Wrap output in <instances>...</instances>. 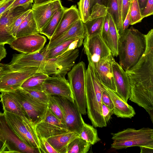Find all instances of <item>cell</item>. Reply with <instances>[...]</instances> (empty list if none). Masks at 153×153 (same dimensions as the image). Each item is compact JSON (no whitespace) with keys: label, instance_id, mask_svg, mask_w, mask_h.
<instances>
[{"label":"cell","instance_id":"c3c4849f","mask_svg":"<svg viewBox=\"0 0 153 153\" xmlns=\"http://www.w3.org/2000/svg\"><path fill=\"white\" fill-rule=\"evenodd\" d=\"M140 148L141 153H153V140Z\"/></svg>","mask_w":153,"mask_h":153},{"label":"cell","instance_id":"cb8c5ba5","mask_svg":"<svg viewBox=\"0 0 153 153\" xmlns=\"http://www.w3.org/2000/svg\"><path fill=\"white\" fill-rule=\"evenodd\" d=\"M1 93V102L4 111L29 118L22 105L10 92H4Z\"/></svg>","mask_w":153,"mask_h":153},{"label":"cell","instance_id":"8992f818","mask_svg":"<svg viewBox=\"0 0 153 153\" xmlns=\"http://www.w3.org/2000/svg\"><path fill=\"white\" fill-rule=\"evenodd\" d=\"M86 67L81 61L74 65L68 73V78L74 102L81 113L86 114L85 95Z\"/></svg>","mask_w":153,"mask_h":153},{"label":"cell","instance_id":"db71d44e","mask_svg":"<svg viewBox=\"0 0 153 153\" xmlns=\"http://www.w3.org/2000/svg\"><path fill=\"white\" fill-rule=\"evenodd\" d=\"M148 0H138L140 11L142 14Z\"/></svg>","mask_w":153,"mask_h":153},{"label":"cell","instance_id":"836d02e7","mask_svg":"<svg viewBox=\"0 0 153 153\" xmlns=\"http://www.w3.org/2000/svg\"><path fill=\"white\" fill-rule=\"evenodd\" d=\"M131 25H133L140 22L143 17L138 0H131L130 7Z\"/></svg>","mask_w":153,"mask_h":153},{"label":"cell","instance_id":"6da1fadb","mask_svg":"<svg viewBox=\"0 0 153 153\" xmlns=\"http://www.w3.org/2000/svg\"><path fill=\"white\" fill-rule=\"evenodd\" d=\"M146 48L145 35L133 27L126 29L120 36L119 64L125 71L130 69L140 60Z\"/></svg>","mask_w":153,"mask_h":153},{"label":"cell","instance_id":"f5cc1de1","mask_svg":"<svg viewBox=\"0 0 153 153\" xmlns=\"http://www.w3.org/2000/svg\"><path fill=\"white\" fill-rule=\"evenodd\" d=\"M4 44H0V61L6 56L7 53Z\"/></svg>","mask_w":153,"mask_h":153},{"label":"cell","instance_id":"4dcf8cb0","mask_svg":"<svg viewBox=\"0 0 153 153\" xmlns=\"http://www.w3.org/2000/svg\"><path fill=\"white\" fill-rule=\"evenodd\" d=\"M91 144L79 137L71 141L68 145L67 153H87Z\"/></svg>","mask_w":153,"mask_h":153},{"label":"cell","instance_id":"74e56055","mask_svg":"<svg viewBox=\"0 0 153 153\" xmlns=\"http://www.w3.org/2000/svg\"><path fill=\"white\" fill-rule=\"evenodd\" d=\"M48 104L49 110L64 124V117L62 110L52 96L50 97Z\"/></svg>","mask_w":153,"mask_h":153},{"label":"cell","instance_id":"7c38bea8","mask_svg":"<svg viewBox=\"0 0 153 153\" xmlns=\"http://www.w3.org/2000/svg\"><path fill=\"white\" fill-rule=\"evenodd\" d=\"M32 3L12 8L0 15V44L10 45L16 39L11 33L15 20L25 12L31 9Z\"/></svg>","mask_w":153,"mask_h":153},{"label":"cell","instance_id":"9c48e42d","mask_svg":"<svg viewBox=\"0 0 153 153\" xmlns=\"http://www.w3.org/2000/svg\"><path fill=\"white\" fill-rule=\"evenodd\" d=\"M46 47L39 52L31 54L15 53L8 64H0V66L11 71H15L27 67H37L42 73L47 62L45 54Z\"/></svg>","mask_w":153,"mask_h":153},{"label":"cell","instance_id":"b9f144b4","mask_svg":"<svg viewBox=\"0 0 153 153\" xmlns=\"http://www.w3.org/2000/svg\"><path fill=\"white\" fill-rule=\"evenodd\" d=\"M153 14V0H148L142 14L143 18Z\"/></svg>","mask_w":153,"mask_h":153},{"label":"cell","instance_id":"1f68e13d","mask_svg":"<svg viewBox=\"0 0 153 153\" xmlns=\"http://www.w3.org/2000/svg\"><path fill=\"white\" fill-rule=\"evenodd\" d=\"M78 38L67 41L50 50H46L45 58L48 59L54 58L61 55L67 50L72 42Z\"/></svg>","mask_w":153,"mask_h":153},{"label":"cell","instance_id":"ee69618b","mask_svg":"<svg viewBox=\"0 0 153 153\" xmlns=\"http://www.w3.org/2000/svg\"><path fill=\"white\" fill-rule=\"evenodd\" d=\"M109 27V20L107 14L105 17L101 33L102 36L106 42L108 38Z\"/></svg>","mask_w":153,"mask_h":153},{"label":"cell","instance_id":"7a4b0ae2","mask_svg":"<svg viewBox=\"0 0 153 153\" xmlns=\"http://www.w3.org/2000/svg\"><path fill=\"white\" fill-rule=\"evenodd\" d=\"M104 89L88 64L85 75L86 108L88 117L95 127L107 126L102 111V96Z\"/></svg>","mask_w":153,"mask_h":153},{"label":"cell","instance_id":"277c9868","mask_svg":"<svg viewBox=\"0 0 153 153\" xmlns=\"http://www.w3.org/2000/svg\"><path fill=\"white\" fill-rule=\"evenodd\" d=\"M3 114L7 125L21 141L41 151V140L36 132L35 125L29 118L5 111Z\"/></svg>","mask_w":153,"mask_h":153},{"label":"cell","instance_id":"f907efd6","mask_svg":"<svg viewBox=\"0 0 153 153\" xmlns=\"http://www.w3.org/2000/svg\"><path fill=\"white\" fill-rule=\"evenodd\" d=\"M130 7H130L126 17L123 22V31L126 29H128V27L129 25H131V18L130 15Z\"/></svg>","mask_w":153,"mask_h":153},{"label":"cell","instance_id":"6f0895ef","mask_svg":"<svg viewBox=\"0 0 153 153\" xmlns=\"http://www.w3.org/2000/svg\"><path fill=\"white\" fill-rule=\"evenodd\" d=\"M68 1H72L73 0H68Z\"/></svg>","mask_w":153,"mask_h":153},{"label":"cell","instance_id":"2e32d148","mask_svg":"<svg viewBox=\"0 0 153 153\" xmlns=\"http://www.w3.org/2000/svg\"><path fill=\"white\" fill-rule=\"evenodd\" d=\"M113 56L111 55L107 58L101 59L94 63L89 59L88 60V64L100 82L105 87L116 92V88L111 62Z\"/></svg>","mask_w":153,"mask_h":153},{"label":"cell","instance_id":"d6a6232c","mask_svg":"<svg viewBox=\"0 0 153 153\" xmlns=\"http://www.w3.org/2000/svg\"><path fill=\"white\" fill-rule=\"evenodd\" d=\"M77 4L81 20L85 23L89 20L91 11L90 0H79Z\"/></svg>","mask_w":153,"mask_h":153},{"label":"cell","instance_id":"60d3db41","mask_svg":"<svg viewBox=\"0 0 153 153\" xmlns=\"http://www.w3.org/2000/svg\"><path fill=\"white\" fill-rule=\"evenodd\" d=\"M40 139L42 143V153H58L48 141L47 139L41 138Z\"/></svg>","mask_w":153,"mask_h":153},{"label":"cell","instance_id":"7bdbcfd3","mask_svg":"<svg viewBox=\"0 0 153 153\" xmlns=\"http://www.w3.org/2000/svg\"><path fill=\"white\" fill-rule=\"evenodd\" d=\"M131 0H122V20L123 22L131 6Z\"/></svg>","mask_w":153,"mask_h":153},{"label":"cell","instance_id":"7402d4cb","mask_svg":"<svg viewBox=\"0 0 153 153\" xmlns=\"http://www.w3.org/2000/svg\"><path fill=\"white\" fill-rule=\"evenodd\" d=\"M85 28L81 19L77 21L65 33L46 46V50H50L67 41L72 39L85 38Z\"/></svg>","mask_w":153,"mask_h":153},{"label":"cell","instance_id":"ffe728a7","mask_svg":"<svg viewBox=\"0 0 153 153\" xmlns=\"http://www.w3.org/2000/svg\"><path fill=\"white\" fill-rule=\"evenodd\" d=\"M81 19L79 10L76 5L66 8L60 22L52 37L50 43L67 31L77 21Z\"/></svg>","mask_w":153,"mask_h":153},{"label":"cell","instance_id":"f546056e","mask_svg":"<svg viewBox=\"0 0 153 153\" xmlns=\"http://www.w3.org/2000/svg\"><path fill=\"white\" fill-rule=\"evenodd\" d=\"M79 137L82 138L91 145H94L100 141L97 130L92 126L83 123L82 129L79 134Z\"/></svg>","mask_w":153,"mask_h":153},{"label":"cell","instance_id":"d4e9b609","mask_svg":"<svg viewBox=\"0 0 153 153\" xmlns=\"http://www.w3.org/2000/svg\"><path fill=\"white\" fill-rule=\"evenodd\" d=\"M39 33L31 9L19 27L16 38Z\"/></svg>","mask_w":153,"mask_h":153},{"label":"cell","instance_id":"4316f807","mask_svg":"<svg viewBox=\"0 0 153 153\" xmlns=\"http://www.w3.org/2000/svg\"><path fill=\"white\" fill-rule=\"evenodd\" d=\"M49 76L45 74L37 73L27 79L21 88L28 90L43 91V83Z\"/></svg>","mask_w":153,"mask_h":153},{"label":"cell","instance_id":"d590c367","mask_svg":"<svg viewBox=\"0 0 153 153\" xmlns=\"http://www.w3.org/2000/svg\"><path fill=\"white\" fill-rule=\"evenodd\" d=\"M107 7L108 13L112 17L118 29L119 21V14L117 0H109Z\"/></svg>","mask_w":153,"mask_h":153},{"label":"cell","instance_id":"5b68a950","mask_svg":"<svg viewBox=\"0 0 153 153\" xmlns=\"http://www.w3.org/2000/svg\"><path fill=\"white\" fill-rule=\"evenodd\" d=\"M113 140L111 148L115 149L132 146L140 147L153 140V129L143 128L139 129L128 128L111 134Z\"/></svg>","mask_w":153,"mask_h":153},{"label":"cell","instance_id":"ba28073f","mask_svg":"<svg viewBox=\"0 0 153 153\" xmlns=\"http://www.w3.org/2000/svg\"><path fill=\"white\" fill-rule=\"evenodd\" d=\"M37 73H40L37 67H27L15 71L0 66V91L10 92L21 88L28 78Z\"/></svg>","mask_w":153,"mask_h":153},{"label":"cell","instance_id":"e0dca14e","mask_svg":"<svg viewBox=\"0 0 153 153\" xmlns=\"http://www.w3.org/2000/svg\"><path fill=\"white\" fill-rule=\"evenodd\" d=\"M46 41L45 36L37 33L16 38L10 45L19 52L31 54L41 51Z\"/></svg>","mask_w":153,"mask_h":153},{"label":"cell","instance_id":"f35d334b","mask_svg":"<svg viewBox=\"0 0 153 153\" xmlns=\"http://www.w3.org/2000/svg\"><path fill=\"white\" fill-rule=\"evenodd\" d=\"M31 10L23 13L19 16L14 22L12 27L11 33L13 36L15 38L17 30L19 27Z\"/></svg>","mask_w":153,"mask_h":153},{"label":"cell","instance_id":"7dc6e473","mask_svg":"<svg viewBox=\"0 0 153 153\" xmlns=\"http://www.w3.org/2000/svg\"><path fill=\"white\" fill-rule=\"evenodd\" d=\"M119 6V21L118 30L120 36L123 33V22L122 20V0H117Z\"/></svg>","mask_w":153,"mask_h":153},{"label":"cell","instance_id":"52a82bcc","mask_svg":"<svg viewBox=\"0 0 153 153\" xmlns=\"http://www.w3.org/2000/svg\"><path fill=\"white\" fill-rule=\"evenodd\" d=\"M0 153H37L39 151L21 141L7 124L3 113H0Z\"/></svg>","mask_w":153,"mask_h":153},{"label":"cell","instance_id":"f6af8a7d","mask_svg":"<svg viewBox=\"0 0 153 153\" xmlns=\"http://www.w3.org/2000/svg\"><path fill=\"white\" fill-rule=\"evenodd\" d=\"M102 115L105 121L107 123L110 120L112 115L114 114L113 112L102 102Z\"/></svg>","mask_w":153,"mask_h":153},{"label":"cell","instance_id":"30bf717a","mask_svg":"<svg viewBox=\"0 0 153 153\" xmlns=\"http://www.w3.org/2000/svg\"><path fill=\"white\" fill-rule=\"evenodd\" d=\"M10 92L19 102L35 126L44 119L48 108V104L36 100L21 88Z\"/></svg>","mask_w":153,"mask_h":153},{"label":"cell","instance_id":"4fadbf2b","mask_svg":"<svg viewBox=\"0 0 153 153\" xmlns=\"http://www.w3.org/2000/svg\"><path fill=\"white\" fill-rule=\"evenodd\" d=\"M83 45L84 51L88 59H89L93 63L112 55L101 33L85 38Z\"/></svg>","mask_w":153,"mask_h":153},{"label":"cell","instance_id":"ac0fdd59","mask_svg":"<svg viewBox=\"0 0 153 153\" xmlns=\"http://www.w3.org/2000/svg\"><path fill=\"white\" fill-rule=\"evenodd\" d=\"M63 7L60 0H55L40 4L33 3L31 10L39 33L54 14Z\"/></svg>","mask_w":153,"mask_h":153},{"label":"cell","instance_id":"e575fe53","mask_svg":"<svg viewBox=\"0 0 153 153\" xmlns=\"http://www.w3.org/2000/svg\"><path fill=\"white\" fill-rule=\"evenodd\" d=\"M20 88L24 92L36 100L44 103H48L51 96L47 94L43 91L30 90Z\"/></svg>","mask_w":153,"mask_h":153},{"label":"cell","instance_id":"484cf974","mask_svg":"<svg viewBox=\"0 0 153 153\" xmlns=\"http://www.w3.org/2000/svg\"><path fill=\"white\" fill-rule=\"evenodd\" d=\"M109 27L106 42L113 56H118V47L120 38L116 25L111 16L108 13Z\"/></svg>","mask_w":153,"mask_h":153},{"label":"cell","instance_id":"9a60e30c","mask_svg":"<svg viewBox=\"0 0 153 153\" xmlns=\"http://www.w3.org/2000/svg\"><path fill=\"white\" fill-rule=\"evenodd\" d=\"M42 90L49 95L61 96L75 102L69 83L65 76H49L43 83Z\"/></svg>","mask_w":153,"mask_h":153},{"label":"cell","instance_id":"816d5d0a","mask_svg":"<svg viewBox=\"0 0 153 153\" xmlns=\"http://www.w3.org/2000/svg\"><path fill=\"white\" fill-rule=\"evenodd\" d=\"M109 1V0H90L91 8L94 4L97 3L103 5L107 7Z\"/></svg>","mask_w":153,"mask_h":153},{"label":"cell","instance_id":"681fc988","mask_svg":"<svg viewBox=\"0 0 153 153\" xmlns=\"http://www.w3.org/2000/svg\"><path fill=\"white\" fill-rule=\"evenodd\" d=\"M33 2V0H15L13 4L9 7L8 10L16 7L30 3H32Z\"/></svg>","mask_w":153,"mask_h":153},{"label":"cell","instance_id":"44dd1931","mask_svg":"<svg viewBox=\"0 0 153 153\" xmlns=\"http://www.w3.org/2000/svg\"><path fill=\"white\" fill-rule=\"evenodd\" d=\"M110 94L113 101L114 108L113 114L118 117L131 118L135 115L134 109L122 99L116 92L102 85Z\"/></svg>","mask_w":153,"mask_h":153},{"label":"cell","instance_id":"5bb4252c","mask_svg":"<svg viewBox=\"0 0 153 153\" xmlns=\"http://www.w3.org/2000/svg\"><path fill=\"white\" fill-rule=\"evenodd\" d=\"M36 132L39 138L46 139L69 131L61 120L48 108L44 119L35 125Z\"/></svg>","mask_w":153,"mask_h":153},{"label":"cell","instance_id":"ab89813d","mask_svg":"<svg viewBox=\"0 0 153 153\" xmlns=\"http://www.w3.org/2000/svg\"><path fill=\"white\" fill-rule=\"evenodd\" d=\"M102 103H104L111 111H113L114 105L113 101L110 94L105 88L103 90L102 94Z\"/></svg>","mask_w":153,"mask_h":153},{"label":"cell","instance_id":"f1b7e54d","mask_svg":"<svg viewBox=\"0 0 153 153\" xmlns=\"http://www.w3.org/2000/svg\"><path fill=\"white\" fill-rule=\"evenodd\" d=\"M105 17L88 20L84 23L85 28V38L101 33Z\"/></svg>","mask_w":153,"mask_h":153},{"label":"cell","instance_id":"11a10c76","mask_svg":"<svg viewBox=\"0 0 153 153\" xmlns=\"http://www.w3.org/2000/svg\"><path fill=\"white\" fill-rule=\"evenodd\" d=\"M55 0H33L34 4H40L48 3Z\"/></svg>","mask_w":153,"mask_h":153},{"label":"cell","instance_id":"3957f363","mask_svg":"<svg viewBox=\"0 0 153 153\" xmlns=\"http://www.w3.org/2000/svg\"><path fill=\"white\" fill-rule=\"evenodd\" d=\"M144 53L133 67L126 71L130 82L145 86H153V28L145 35Z\"/></svg>","mask_w":153,"mask_h":153},{"label":"cell","instance_id":"83f0119b","mask_svg":"<svg viewBox=\"0 0 153 153\" xmlns=\"http://www.w3.org/2000/svg\"><path fill=\"white\" fill-rule=\"evenodd\" d=\"M66 8L63 7L55 13L39 33L45 35L50 40L56 30Z\"/></svg>","mask_w":153,"mask_h":153},{"label":"cell","instance_id":"603a6c76","mask_svg":"<svg viewBox=\"0 0 153 153\" xmlns=\"http://www.w3.org/2000/svg\"><path fill=\"white\" fill-rule=\"evenodd\" d=\"M78 137H79V134L75 132L68 131L50 137L47 139L58 153H67L68 145Z\"/></svg>","mask_w":153,"mask_h":153},{"label":"cell","instance_id":"9f6ffc18","mask_svg":"<svg viewBox=\"0 0 153 153\" xmlns=\"http://www.w3.org/2000/svg\"><path fill=\"white\" fill-rule=\"evenodd\" d=\"M4 0H0V2H1L2 1H3Z\"/></svg>","mask_w":153,"mask_h":153},{"label":"cell","instance_id":"bcb514c9","mask_svg":"<svg viewBox=\"0 0 153 153\" xmlns=\"http://www.w3.org/2000/svg\"><path fill=\"white\" fill-rule=\"evenodd\" d=\"M15 0H4L0 2V15L7 10Z\"/></svg>","mask_w":153,"mask_h":153},{"label":"cell","instance_id":"8d00e7d4","mask_svg":"<svg viewBox=\"0 0 153 153\" xmlns=\"http://www.w3.org/2000/svg\"><path fill=\"white\" fill-rule=\"evenodd\" d=\"M107 7L97 3L92 7L89 20L105 17L108 14Z\"/></svg>","mask_w":153,"mask_h":153},{"label":"cell","instance_id":"8fae6325","mask_svg":"<svg viewBox=\"0 0 153 153\" xmlns=\"http://www.w3.org/2000/svg\"><path fill=\"white\" fill-rule=\"evenodd\" d=\"M52 96L62 110L64 124L69 131L79 134L82 129L84 121L75 103L61 96Z\"/></svg>","mask_w":153,"mask_h":153},{"label":"cell","instance_id":"d6986e66","mask_svg":"<svg viewBox=\"0 0 153 153\" xmlns=\"http://www.w3.org/2000/svg\"><path fill=\"white\" fill-rule=\"evenodd\" d=\"M116 93L127 102L131 94V86L125 71L115 61L113 56L111 60Z\"/></svg>","mask_w":153,"mask_h":153}]
</instances>
